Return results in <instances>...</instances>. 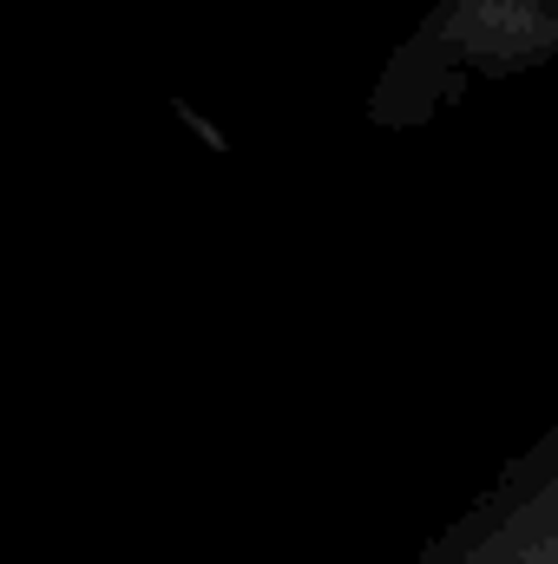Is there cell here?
Segmentation results:
<instances>
[{
    "label": "cell",
    "instance_id": "cell-1",
    "mask_svg": "<svg viewBox=\"0 0 558 564\" xmlns=\"http://www.w3.org/2000/svg\"><path fill=\"white\" fill-rule=\"evenodd\" d=\"M558 53V0H447L401 66H388L375 93L382 126H408L433 106H453L480 79H506L533 59Z\"/></svg>",
    "mask_w": 558,
    "mask_h": 564
}]
</instances>
